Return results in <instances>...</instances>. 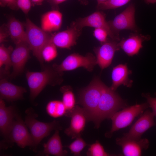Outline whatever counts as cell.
<instances>
[{"mask_svg":"<svg viewBox=\"0 0 156 156\" xmlns=\"http://www.w3.org/2000/svg\"><path fill=\"white\" fill-rule=\"evenodd\" d=\"M126 104L115 91L112 90L103 82L101 93L99 103L92 120L96 128L106 119L111 118L120 109L124 108Z\"/></svg>","mask_w":156,"mask_h":156,"instance_id":"cell-1","label":"cell"},{"mask_svg":"<svg viewBox=\"0 0 156 156\" xmlns=\"http://www.w3.org/2000/svg\"><path fill=\"white\" fill-rule=\"evenodd\" d=\"M62 75L52 66H44L40 72L26 71V77L31 99H34L47 85L55 86L61 84Z\"/></svg>","mask_w":156,"mask_h":156,"instance_id":"cell-2","label":"cell"},{"mask_svg":"<svg viewBox=\"0 0 156 156\" xmlns=\"http://www.w3.org/2000/svg\"><path fill=\"white\" fill-rule=\"evenodd\" d=\"M25 26L26 42L43 68L44 66L41 51L44 46L50 40L51 36L28 18L26 19Z\"/></svg>","mask_w":156,"mask_h":156,"instance_id":"cell-3","label":"cell"},{"mask_svg":"<svg viewBox=\"0 0 156 156\" xmlns=\"http://www.w3.org/2000/svg\"><path fill=\"white\" fill-rule=\"evenodd\" d=\"M26 113L24 122L30 131L34 148L35 149L41 140L48 136L52 131L62 129L57 121L54 120L50 122L40 121L36 119V115L31 109L27 110Z\"/></svg>","mask_w":156,"mask_h":156,"instance_id":"cell-4","label":"cell"},{"mask_svg":"<svg viewBox=\"0 0 156 156\" xmlns=\"http://www.w3.org/2000/svg\"><path fill=\"white\" fill-rule=\"evenodd\" d=\"M103 82L98 78H94L81 92L79 103L86 112L89 120L92 121L100 100Z\"/></svg>","mask_w":156,"mask_h":156,"instance_id":"cell-5","label":"cell"},{"mask_svg":"<svg viewBox=\"0 0 156 156\" xmlns=\"http://www.w3.org/2000/svg\"><path fill=\"white\" fill-rule=\"evenodd\" d=\"M149 107L148 103L136 104L115 113L111 118L112 122L111 130L105 134V136L110 137L114 132L130 125L136 117Z\"/></svg>","mask_w":156,"mask_h":156,"instance_id":"cell-6","label":"cell"},{"mask_svg":"<svg viewBox=\"0 0 156 156\" xmlns=\"http://www.w3.org/2000/svg\"><path fill=\"white\" fill-rule=\"evenodd\" d=\"M97 64L96 57L88 53L85 56L77 53H73L67 56L60 64H54L52 67L59 73L83 67L89 72L92 71Z\"/></svg>","mask_w":156,"mask_h":156,"instance_id":"cell-7","label":"cell"},{"mask_svg":"<svg viewBox=\"0 0 156 156\" xmlns=\"http://www.w3.org/2000/svg\"><path fill=\"white\" fill-rule=\"evenodd\" d=\"M135 6L130 4L124 11L117 15L112 20L108 21L113 32L119 37L120 31L123 30H129L138 33L140 29L135 21Z\"/></svg>","mask_w":156,"mask_h":156,"instance_id":"cell-8","label":"cell"},{"mask_svg":"<svg viewBox=\"0 0 156 156\" xmlns=\"http://www.w3.org/2000/svg\"><path fill=\"white\" fill-rule=\"evenodd\" d=\"M105 18V14L103 12L97 11L86 17L79 18L73 23L81 30L86 27L103 29L106 31L108 36L112 40L120 41V37L116 36L112 31Z\"/></svg>","mask_w":156,"mask_h":156,"instance_id":"cell-9","label":"cell"},{"mask_svg":"<svg viewBox=\"0 0 156 156\" xmlns=\"http://www.w3.org/2000/svg\"><path fill=\"white\" fill-rule=\"evenodd\" d=\"M66 115L70 117L71 119L69 127L64 131L65 133L72 139L81 136L84 129L86 122L89 121L85 110L83 107L76 105Z\"/></svg>","mask_w":156,"mask_h":156,"instance_id":"cell-10","label":"cell"},{"mask_svg":"<svg viewBox=\"0 0 156 156\" xmlns=\"http://www.w3.org/2000/svg\"><path fill=\"white\" fill-rule=\"evenodd\" d=\"M27 127L25 122L16 113L9 139L22 148L27 146L33 147L32 138Z\"/></svg>","mask_w":156,"mask_h":156,"instance_id":"cell-11","label":"cell"},{"mask_svg":"<svg viewBox=\"0 0 156 156\" xmlns=\"http://www.w3.org/2000/svg\"><path fill=\"white\" fill-rule=\"evenodd\" d=\"M30 49L26 42L16 44L11 54L12 71L11 78H14L23 72L25 65L29 57Z\"/></svg>","mask_w":156,"mask_h":156,"instance_id":"cell-12","label":"cell"},{"mask_svg":"<svg viewBox=\"0 0 156 156\" xmlns=\"http://www.w3.org/2000/svg\"><path fill=\"white\" fill-rule=\"evenodd\" d=\"M81 31L72 23L67 29L51 36L50 40L57 47L70 49L76 44Z\"/></svg>","mask_w":156,"mask_h":156,"instance_id":"cell-13","label":"cell"},{"mask_svg":"<svg viewBox=\"0 0 156 156\" xmlns=\"http://www.w3.org/2000/svg\"><path fill=\"white\" fill-rule=\"evenodd\" d=\"M120 47L117 41L107 40L99 47L94 48L97 64L102 70L108 67L111 64L116 52Z\"/></svg>","mask_w":156,"mask_h":156,"instance_id":"cell-14","label":"cell"},{"mask_svg":"<svg viewBox=\"0 0 156 156\" xmlns=\"http://www.w3.org/2000/svg\"><path fill=\"white\" fill-rule=\"evenodd\" d=\"M154 116L152 112L149 110H146L132 126L129 131L124 135V136L131 139L140 140L145 132L155 125Z\"/></svg>","mask_w":156,"mask_h":156,"instance_id":"cell-15","label":"cell"},{"mask_svg":"<svg viewBox=\"0 0 156 156\" xmlns=\"http://www.w3.org/2000/svg\"><path fill=\"white\" fill-rule=\"evenodd\" d=\"M116 144L121 146L124 156H140L141 155L142 151L147 149L149 142L146 138L134 140L125 136L117 138Z\"/></svg>","mask_w":156,"mask_h":156,"instance_id":"cell-16","label":"cell"},{"mask_svg":"<svg viewBox=\"0 0 156 156\" xmlns=\"http://www.w3.org/2000/svg\"><path fill=\"white\" fill-rule=\"evenodd\" d=\"M16 112L12 106H7L3 99H0V130L1 135L9 139Z\"/></svg>","mask_w":156,"mask_h":156,"instance_id":"cell-17","label":"cell"},{"mask_svg":"<svg viewBox=\"0 0 156 156\" xmlns=\"http://www.w3.org/2000/svg\"><path fill=\"white\" fill-rule=\"evenodd\" d=\"M150 38L151 36L149 35H143L135 32L126 39L122 38L118 42V44L120 48L127 55L132 56L138 54L143 47V42L148 41Z\"/></svg>","mask_w":156,"mask_h":156,"instance_id":"cell-18","label":"cell"},{"mask_svg":"<svg viewBox=\"0 0 156 156\" xmlns=\"http://www.w3.org/2000/svg\"><path fill=\"white\" fill-rule=\"evenodd\" d=\"M26 92L24 88L14 84L5 78L0 80V95L1 99L8 101L22 99L23 94Z\"/></svg>","mask_w":156,"mask_h":156,"instance_id":"cell-19","label":"cell"},{"mask_svg":"<svg viewBox=\"0 0 156 156\" xmlns=\"http://www.w3.org/2000/svg\"><path fill=\"white\" fill-rule=\"evenodd\" d=\"M62 20V14L58 10L49 11L41 16V28L47 33L58 31L61 27Z\"/></svg>","mask_w":156,"mask_h":156,"instance_id":"cell-20","label":"cell"},{"mask_svg":"<svg viewBox=\"0 0 156 156\" xmlns=\"http://www.w3.org/2000/svg\"><path fill=\"white\" fill-rule=\"evenodd\" d=\"M131 73L126 64H119L114 67L112 73V84L110 88L115 91L121 85L127 87L131 86L132 81L128 77Z\"/></svg>","mask_w":156,"mask_h":156,"instance_id":"cell-21","label":"cell"},{"mask_svg":"<svg viewBox=\"0 0 156 156\" xmlns=\"http://www.w3.org/2000/svg\"><path fill=\"white\" fill-rule=\"evenodd\" d=\"M6 26L9 36L15 44L26 42V31L22 23L12 17L9 19Z\"/></svg>","mask_w":156,"mask_h":156,"instance_id":"cell-22","label":"cell"},{"mask_svg":"<svg viewBox=\"0 0 156 156\" xmlns=\"http://www.w3.org/2000/svg\"><path fill=\"white\" fill-rule=\"evenodd\" d=\"M43 147V153L44 154L62 156L67 153V152L63 149L58 129L55 130L54 134L44 144Z\"/></svg>","mask_w":156,"mask_h":156,"instance_id":"cell-23","label":"cell"},{"mask_svg":"<svg viewBox=\"0 0 156 156\" xmlns=\"http://www.w3.org/2000/svg\"><path fill=\"white\" fill-rule=\"evenodd\" d=\"M46 110L47 114L54 118H58L66 115L67 110L62 101L52 100L47 104Z\"/></svg>","mask_w":156,"mask_h":156,"instance_id":"cell-24","label":"cell"},{"mask_svg":"<svg viewBox=\"0 0 156 156\" xmlns=\"http://www.w3.org/2000/svg\"><path fill=\"white\" fill-rule=\"evenodd\" d=\"M60 91L62 94V101L66 107L67 113L72 110L76 106L75 95L72 88L70 86L61 87Z\"/></svg>","mask_w":156,"mask_h":156,"instance_id":"cell-25","label":"cell"},{"mask_svg":"<svg viewBox=\"0 0 156 156\" xmlns=\"http://www.w3.org/2000/svg\"><path fill=\"white\" fill-rule=\"evenodd\" d=\"M12 48L11 47H6L3 44L0 46V67L5 66L6 71H8L12 66L11 54Z\"/></svg>","mask_w":156,"mask_h":156,"instance_id":"cell-26","label":"cell"},{"mask_svg":"<svg viewBox=\"0 0 156 156\" xmlns=\"http://www.w3.org/2000/svg\"><path fill=\"white\" fill-rule=\"evenodd\" d=\"M57 47L50 40L45 44L41 51L44 61L49 62L54 60L57 55Z\"/></svg>","mask_w":156,"mask_h":156,"instance_id":"cell-27","label":"cell"},{"mask_svg":"<svg viewBox=\"0 0 156 156\" xmlns=\"http://www.w3.org/2000/svg\"><path fill=\"white\" fill-rule=\"evenodd\" d=\"M131 0H109L97 5L99 10H105L115 9L122 7L128 3Z\"/></svg>","mask_w":156,"mask_h":156,"instance_id":"cell-28","label":"cell"},{"mask_svg":"<svg viewBox=\"0 0 156 156\" xmlns=\"http://www.w3.org/2000/svg\"><path fill=\"white\" fill-rule=\"evenodd\" d=\"M67 147L71 153L75 156H79L81 152L88 145L85 141L81 137H78Z\"/></svg>","mask_w":156,"mask_h":156,"instance_id":"cell-29","label":"cell"},{"mask_svg":"<svg viewBox=\"0 0 156 156\" xmlns=\"http://www.w3.org/2000/svg\"><path fill=\"white\" fill-rule=\"evenodd\" d=\"M88 156H110L105 151L102 145L97 140L90 145L87 152Z\"/></svg>","mask_w":156,"mask_h":156,"instance_id":"cell-30","label":"cell"},{"mask_svg":"<svg viewBox=\"0 0 156 156\" xmlns=\"http://www.w3.org/2000/svg\"><path fill=\"white\" fill-rule=\"evenodd\" d=\"M17 4L18 9L25 14H27L33 4L31 0H16Z\"/></svg>","mask_w":156,"mask_h":156,"instance_id":"cell-31","label":"cell"},{"mask_svg":"<svg viewBox=\"0 0 156 156\" xmlns=\"http://www.w3.org/2000/svg\"><path fill=\"white\" fill-rule=\"evenodd\" d=\"M93 34L94 37L100 42L101 44L108 40L107 37L108 36V34L106 31L103 29L95 28Z\"/></svg>","mask_w":156,"mask_h":156,"instance_id":"cell-32","label":"cell"},{"mask_svg":"<svg viewBox=\"0 0 156 156\" xmlns=\"http://www.w3.org/2000/svg\"><path fill=\"white\" fill-rule=\"evenodd\" d=\"M0 5L3 7H7L13 10L18 9L16 0H0Z\"/></svg>","mask_w":156,"mask_h":156,"instance_id":"cell-33","label":"cell"},{"mask_svg":"<svg viewBox=\"0 0 156 156\" xmlns=\"http://www.w3.org/2000/svg\"><path fill=\"white\" fill-rule=\"evenodd\" d=\"M143 95L146 99L149 107L152 108V112L156 117V97H151L148 94H143Z\"/></svg>","mask_w":156,"mask_h":156,"instance_id":"cell-34","label":"cell"},{"mask_svg":"<svg viewBox=\"0 0 156 156\" xmlns=\"http://www.w3.org/2000/svg\"><path fill=\"white\" fill-rule=\"evenodd\" d=\"M9 36L8 31L6 25H3L0 27V42H2L6 40V39Z\"/></svg>","mask_w":156,"mask_h":156,"instance_id":"cell-35","label":"cell"},{"mask_svg":"<svg viewBox=\"0 0 156 156\" xmlns=\"http://www.w3.org/2000/svg\"><path fill=\"white\" fill-rule=\"evenodd\" d=\"M67 0H48V2L53 7H56L59 4Z\"/></svg>","mask_w":156,"mask_h":156,"instance_id":"cell-36","label":"cell"},{"mask_svg":"<svg viewBox=\"0 0 156 156\" xmlns=\"http://www.w3.org/2000/svg\"><path fill=\"white\" fill-rule=\"evenodd\" d=\"M33 4L40 5L44 0H31Z\"/></svg>","mask_w":156,"mask_h":156,"instance_id":"cell-37","label":"cell"},{"mask_svg":"<svg viewBox=\"0 0 156 156\" xmlns=\"http://www.w3.org/2000/svg\"><path fill=\"white\" fill-rule=\"evenodd\" d=\"M144 1L148 4H154L156 3V0H144Z\"/></svg>","mask_w":156,"mask_h":156,"instance_id":"cell-38","label":"cell"},{"mask_svg":"<svg viewBox=\"0 0 156 156\" xmlns=\"http://www.w3.org/2000/svg\"><path fill=\"white\" fill-rule=\"evenodd\" d=\"M80 3L82 4L87 5L88 3L87 0H79Z\"/></svg>","mask_w":156,"mask_h":156,"instance_id":"cell-39","label":"cell"},{"mask_svg":"<svg viewBox=\"0 0 156 156\" xmlns=\"http://www.w3.org/2000/svg\"><path fill=\"white\" fill-rule=\"evenodd\" d=\"M97 2V5L101 3L105 2L109 0H96Z\"/></svg>","mask_w":156,"mask_h":156,"instance_id":"cell-40","label":"cell"}]
</instances>
